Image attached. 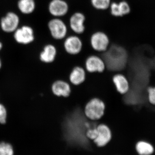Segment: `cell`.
I'll return each instance as SVG.
<instances>
[{
	"label": "cell",
	"mask_w": 155,
	"mask_h": 155,
	"mask_svg": "<svg viewBox=\"0 0 155 155\" xmlns=\"http://www.w3.org/2000/svg\"><path fill=\"white\" fill-rule=\"evenodd\" d=\"M85 21L86 17L83 13L75 12L69 18V27L75 34H82L85 31Z\"/></svg>",
	"instance_id": "obj_8"
},
{
	"label": "cell",
	"mask_w": 155,
	"mask_h": 155,
	"mask_svg": "<svg viewBox=\"0 0 155 155\" xmlns=\"http://www.w3.org/2000/svg\"><path fill=\"white\" fill-rule=\"evenodd\" d=\"M86 79L85 70L80 66L74 67L69 75V81L75 86H79L82 84Z\"/></svg>",
	"instance_id": "obj_15"
},
{
	"label": "cell",
	"mask_w": 155,
	"mask_h": 155,
	"mask_svg": "<svg viewBox=\"0 0 155 155\" xmlns=\"http://www.w3.org/2000/svg\"><path fill=\"white\" fill-rule=\"evenodd\" d=\"M49 29L53 38L62 40L66 38L68 33L67 24L59 18L51 19L48 23Z\"/></svg>",
	"instance_id": "obj_4"
},
{
	"label": "cell",
	"mask_w": 155,
	"mask_h": 155,
	"mask_svg": "<svg viewBox=\"0 0 155 155\" xmlns=\"http://www.w3.org/2000/svg\"><path fill=\"white\" fill-rule=\"evenodd\" d=\"M97 136L93 140L98 147H103L108 144L112 138V131L110 127L106 123L100 122L97 126Z\"/></svg>",
	"instance_id": "obj_6"
},
{
	"label": "cell",
	"mask_w": 155,
	"mask_h": 155,
	"mask_svg": "<svg viewBox=\"0 0 155 155\" xmlns=\"http://www.w3.org/2000/svg\"><path fill=\"white\" fill-rule=\"evenodd\" d=\"M83 46L81 39L76 35L66 37L64 43V50L71 55L78 54L82 51Z\"/></svg>",
	"instance_id": "obj_5"
},
{
	"label": "cell",
	"mask_w": 155,
	"mask_h": 155,
	"mask_svg": "<svg viewBox=\"0 0 155 155\" xmlns=\"http://www.w3.org/2000/svg\"><path fill=\"white\" fill-rule=\"evenodd\" d=\"M136 151L138 155H151L153 153V147L146 141H137L135 144Z\"/></svg>",
	"instance_id": "obj_17"
},
{
	"label": "cell",
	"mask_w": 155,
	"mask_h": 155,
	"mask_svg": "<svg viewBox=\"0 0 155 155\" xmlns=\"http://www.w3.org/2000/svg\"><path fill=\"white\" fill-rule=\"evenodd\" d=\"M90 43L93 49L99 52H104L110 46L109 36L101 31H95L91 35Z\"/></svg>",
	"instance_id": "obj_3"
},
{
	"label": "cell",
	"mask_w": 155,
	"mask_h": 155,
	"mask_svg": "<svg viewBox=\"0 0 155 155\" xmlns=\"http://www.w3.org/2000/svg\"><path fill=\"white\" fill-rule=\"evenodd\" d=\"M52 92L58 97L68 98L72 93V88L69 84L63 80H57L54 81L51 87Z\"/></svg>",
	"instance_id": "obj_10"
},
{
	"label": "cell",
	"mask_w": 155,
	"mask_h": 155,
	"mask_svg": "<svg viewBox=\"0 0 155 155\" xmlns=\"http://www.w3.org/2000/svg\"><path fill=\"white\" fill-rule=\"evenodd\" d=\"M14 38L19 44H28L33 41L34 39L33 31L28 26H23L15 31Z\"/></svg>",
	"instance_id": "obj_11"
},
{
	"label": "cell",
	"mask_w": 155,
	"mask_h": 155,
	"mask_svg": "<svg viewBox=\"0 0 155 155\" xmlns=\"http://www.w3.org/2000/svg\"><path fill=\"white\" fill-rule=\"evenodd\" d=\"M8 110L5 106L0 103V124L5 125L7 122Z\"/></svg>",
	"instance_id": "obj_21"
},
{
	"label": "cell",
	"mask_w": 155,
	"mask_h": 155,
	"mask_svg": "<svg viewBox=\"0 0 155 155\" xmlns=\"http://www.w3.org/2000/svg\"><path fill=\"white\" fill-rule=\"evenodd\" d=\"M98 135V131L97 130V127H92L87 130L85 135L88 139L94 140L95 139Z\"/></svg>",
	"instance_id": "obj_22"
},
{
	"label": "cell",
	"mask_w": 155,
	"mask_h": 155,
	"mask_svg": "<svg viewBox=\"0 0 155 155\" xmlns=\"http://www.w3.org/2000/svg\"><path fill=\"white\" fill-rule=\"evenodd\" d=\"M18 6L22 13L29 14L35 8V3L34 0H19Z\"/></svg>",
	"instance_id": "obj_18"
},
{
	"label": "cell",
	"mask_w": 155,
	"mask_h": 155,
	"mask_svg": "<svg viewBox=\"0 0 155 155\" xmlns=\"http://www.w3.org/2000/svg\"><path fill=\"white\" fill-rule=\"evenodd\" d=\"M147 92L149 101L152 104L155 105V87H149Z\"/></svg>",
	"instance_id": "obj_23"
},
{
	"label": "cell",
	"mask_w": 155,
	"mask_h": 155,
	"mask_svg": "<svg viewBox=\"0 0 155 155\" xmlns=\"http://www.w3.org/2000/svg\"><path fill=\"white\" fill-rule=\"evenodd\" d=\"M105 103L99 98H92L87 102L84 108L83 113L85 117L90 121L97 122L105 114Z\"/></svg>",
	"instance_id": "obj_1"
},
{
	"label": "cell",
	"mask_w": 155,
	"mask_h": 155,
	"mask_svg": "<svg viewBox=\"0 0 155 155\" xmlns=\"http://www.w3.org/2000/svg\"><path fill=\"white\" fill-rule=\"evenodd\" d=\"M2 61L0 59V70L2 69Z\"/></svg>",
	"instance_id": "obj_24"
},
{
	"label": "cell",
	"mask_w": 155,
	"mask_h": 155,
	"mask_svg": "<svg viewBox=\"0 0 155 155\" xmlns=\"http://www.w3.org/2000/svg\"><path fill=\"white\" fill-rule=\"evenodd\" d=\"M57 55V48L54 45H48L40 54V60L45 64H51L55 60Z\"/></svg>",
	"instance_id": "obj_16"
},
{
	"label": "cell",
	"mask_w": 155,
	"mask_h": 155,
	"mask_svg": "<svg viewBox=\"0 0 155 155\" xmlns=\"http://www.w3.org/2000/svg\"><path fill=\"white\" fill-rule=\"evenodd\" d=\"M69 8V5L65 0H52L48 7L50 14L57 18L67 15Z\"/></svg>",
	"instance_id": "obj_9"
},
{
	"label": "cell",
	"mask_w": 155,
	"mask_h": 155,
	"mask_svg": "<svg viewBox=\"0 0 155 155\" xmlns=\"http://www.w3.org/2000/svg\"><path fill=\"white\" fill-rule=\"evenodd\" d=\"M110 14L114 17H123L129 14L130 7L126 1H120L119 2H111L110 8Z\"/></svg>",
	"instance_id": "obj_13"
},
{
	"label": "cell",
	"mask_w": 155,
	"mask_h": 155,
	"mask_svg": "<svg viewBox=\"0 0 155 155\" xmlns=\"http://www.w3.org/2000/svg\"><path fill=\"white\" fill-rule=\"evenodd\" d=\"M91 5L99 11H105L110 8L111 0H90Z\"/></svg>",
	"instance_id": "obj_19"
},
{
	"label": "cell",
	"mask_w": 155,
	"mask_h": 155,
	"mask_svg": "<svg viewBox=\"0 0 155 155\" xmlns=\"http://www.w3.org/2000/svg\"><path fill=\"white\" fill-rule=\"evenodd\" d=\"M19 23V18L17 14L10 12L2 19L1 27L5 32H12L17 30Z\"/></svg>",
	"instance_id": "obj_12"
},
{
	"label": "cell",
	"mask_w": 155,
	"mask_h": 155,
	"mask_svg": "<svg viewBox=\"0 0 155 155\" xmlns=\"http://www.w3.org/2000/svg\"><path fill=\"white\" fill-rule=\"evenodd\" d=\"M103 60L105 63L112 64L118 63L121 66H125L128 59V54L126 49L120 45H113L103 53Z\"/></svg>",
	"instance_id": "obj_2"
},
{
	"label": "cell",
	"mask_w": 155,
	"mask_h": 155,
	"mask_svg": "<svg viewBox=\"0 0 155 155\" xmlns=\"http://www.w3.org/2000/svg\"><path fill=\"white\" fill-rule=\"evenodd\" d=\"M13 145L8 142H0V155H15Z\"/></svg>",
	"instance_id": "obj_20"
},
{
	"label": "cell",
	"mask_w": 155,
	"mask_h": 155,
	"mask_svg": "<svg viewBox=\"0 0 155 155\" xmlns=\"http://www.w3.org/2000/svg\"><path fill=\"white\" fill-rule=\"evenodd\" d=\"M112 80L116 91L120 94H126L129 91V82L125 75L117 73L113 76Z\"/></svg>",
	"instance_id": "obj_14"
},
{
	"label": "cell",
	"mask_w": 155,
	"mask_h": 155,
	"mask_svg": "<svg viewBox=\"0 0 155 155\" xmlns=\"http://www.w3.org/2000/svg\"><path fill=\"white\" fill-rule=\"evenodd\" d=\"M86 70L89 73H102L106 66L103 58L96 55H91L86 58L85 62Z\"/></svg>",
	"instance_id": "obj_7"
},
{
	"label": "cell",
	"mask_w": 155,
	"mask_h": 155,
	"mask_svg": "<svg viewBox=\"0 0 155 155\" xmlns=\"http://www.w3.org/2000/svg\"><path fill=\"white\" fill-rule=\"evenodd\" d=\"M2 43L0 42V51L2 50Z\"/></svg>",
	"instance_id": "obj_25"
}]
</instances>
